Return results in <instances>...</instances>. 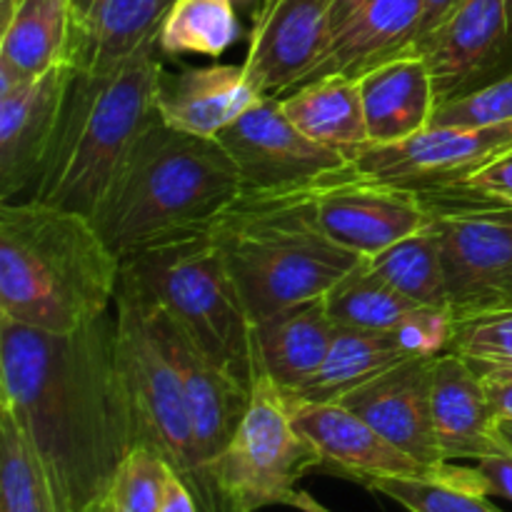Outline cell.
<instances>
[{
  "instance_id": "6da1fadb",
  "label": "cell",
  "mask_w": 512,
  "mask_h": 512,
  "mask_svg": "<svg viewBox=\"0 0 512 512\" xmlns=\"http://www.w3.org/2000/svg\"><path fill=\"white\" fill-rule=\"evenodd\" d=\"M0 410L38 455L60 512L108 498L138 445L115 315L63 335L0 320Z\"/></svg>"
},
{
  "instance_id": "7a4b0ae2",
  "label": "cell",
  "mask_w": 512,
  "mask_h": 512,
  "mask_svg": "<svg viewBox=\"0 0 512 512\" xmlns=\"http://www.w3.org/2000/svg\"><path fill=\"white\" fill-rule=\"evenodd\" d=\"M120 260L88 215L23 198L0 203V320L73 333L108 315Z\"/></svg>"
},
{
  "instance_id": "3957f363",
  "label": "cell",
  "mask_w": 512,
  "mask_h": 512,
  "mask_svg": "<svg viewBox=\"0 0 512 512\" xmlns=\"http://www.w3.org/2000/svg\"><path fill=\"white\" fill-rule=\"evenodd\" d=\"M240 193L238 168L218 138L183 133L155 115L90 220L123 263L155 240L208 225Z\"/></svg>"
},
{
  "instance_id": "277c9868",
  "label": "cell",
  "mask_w": 512,
  "mask_h": 512,
  "mask_svg": "<svg viewBox=\"0 0 512 512\" xmlns=\"http://www.w3.org/2000/svg\"><path fill=\"white\" fill-rule=\"evenodd\" d=\"M323 180L288 190H243L208 223L253 323L320 298L363 260L320 225L315 200Z\"/></svg>"
},
{
  "instance_id": "5b68a950",
  "label": "cell",
  "mask_w": 512,
  "mask_h": 512,
  "mask_svg": "<svg viewBox=\"0 0 512 512\" xmlns=\"http://www.w3.org/2000/svg\"><path fill=\"white\" fill-rule=\"evenodd\" d=\"M158 45L100 73H73L48 160L30 198L93 218L120 160L158 115Z\"/></svg>"
},
{
  "instance_id": "8992f818",
  "label": "cell",
  "mask_w": 512,
  "mask_h": 512,
  "mask_svg": "<svg viewBox=\"0 0 512 512\" xmlns=\"http://www.w3.org/2000/svg\"><path fill=\"white\" fill-rule=\"evenodd\" d=\"M120 280L153 300L245 388L263 378L255 323L208 225L140 248L120 263Z\"/></svg>"
},
{
  "instance_id": "52a82bcc",
  "label": "cell",
  "mask_w": 512,
  "mask_h": 512,
  "mask_svg": "<svg viewBox=\"0 0 512 512\" xmlns=\"http://www.w3.org/2000/svg\"><path fill=\"white\" fill-rule=\"evenodd\" d=\"M115 323L138 443L153 448L193 490L200 512H225L223 498L200 455L183 380L165 348L153 305L123 280L115 295Z\"/></svg>"
},
{
  "instance_id": "ba28073f",
  "label": "cell",
  "mask_w": 512,
  "mask_h": 512,
  "mask_svg": "<svg viewBox=\"0 0 512 512\" xmlns=\"http://www.w3.org/2000/svg\"><path fill=\"white\" fill-rule=\"evenodd\" d=\"M315 468H320L318 450L295 428L283 390L263 375L243 423L213 465L225 512H258L270 505L323 512L298 490L305 473Z\"/></svg>"
},
{
  "instance_id": "9c48e42d",
  "label": "cell",
  "mask_w": 512,
  "mask_h": 512,
  "mask_svg": "<svg viewBox=\"0 0 512 512\" xmlns=\"http://www.w3.org/2000/svg\"><path fill=\"white\" fill-rule=\"evenodd\" d=\"M415 193L443 240L453 315L512 305V203L463 183Z\"/></svg>"
},
{
  "instance_id": "30bf717a",
  "label": "cell",
  "mask_w": 512,
  "mask_h": 512,
  "mask_svg": "<svg viewBox=\"0 0 512 512\" xmlns=\"http://www.w3.org/2000/svg\"><path fill=\"white\" fill-rule=\"evenodd\" d=\"M508 150H512V120L485 128L430 125L400 143L365 145L350 158V170L375 183L435 190L465 183Z\"/></svg>"
},
{
  "instance_id": "8fae6325",
  "label": "cell",
  "mask_w": 512,
  "mask_h": 512,
  "mask_svg": "<svg viewBox=\"0 0 512 512\" xmlns=\"http://www.w3.org/2000/svg\"><path fill=\"white\" fill-rule=\"evenodd\" d=\"M218 143L233 158L243 190L303 188L350 165L345 153L300 133L273 95H263L220 130Z\"/></svg>"
},
{
  "instance_id": "7c38bea8",
  "label": "cell",
  "mask_w": 512,
  "mask_h": 512,
  "mask_svg": "<svg viewBox=\"0 0 512 512\" xmlns=\"http://www.w3.org/2000/svg\"><path fill=\"white\" fill-rule=\"evenodd\" d=\"M438 105L512 73V0H463L443 28L418 45Z\"/></svg>"
},
{
  "instance_id": "4fadbf2b",
  "label": "cell",
  "mask_w": 512,
  "mask_h": 512,
  "mask_svg": "<svg viewBox=\"0 0 512 512\" xmlns=\"http://www.w3.org/2000/svg\"><path fill=\"white\" fill-rule=\"evenodd\" d=\"M315 208L325 233L360 258H373L430 225L415 190L360 178L350 165L323 180Z\"/></svg>"
},
{
  "instance_id": "5bb4252c",
  "label": "cell",
  "mask_w": 512,
  "mask_h": 512,
  "mask_svg": "<svg viewBox=\"0 0 512 512\" xmlns=\"http://www.w3.org/2000/svg\"><path fill=\"white\" fill-rule=\"evenodd\" d=\"M288 398V395H285ZM293 423L313 443L320 455V468L340 478L370 485L383 478H413L450 483V468L435 470L403 453L398 445L378 433L343 403H305L288 398Z\"/></svg>"
},
{
  "instance_id": "9a60e30c",
  "label": "cell",
  "mask_w": 512,
  "mask_h": 512,
  "mask_svg": "<svg viewBox=\"0 0 512 512\" xmlns=\"http://www.w3.org/2000/svg\"><path fill=\"white\" fill-rule=\"evenodd\" d=\"M75 70L0 83V203L30 198L48 160Z\"/></svg>"
},
{
  "instance_id": "2e32d148",
  "label": "cell",
  "mask_w": 512,
  "mask_h": 512,
  "mask_svg": "<svg viewBox=\"0 0 512 512\" xmlns=\"http://www.w3.org/2000/svg\"><path fill=\"white\" fill-rule=\"evenodd\" d=\"M333 0H260L245 75L260 95L280 98L303 83L333 40Z\"/></svg>"
},
{
  "instance_id": "e0dca14e",
  "label": "cell",
  "mask_w": 512,
  "mask_h": 512,
  "mask_svg": "<svg viewBox=\"0 0 512 512\" xmlns=\"http://www.w3.org/2000/svg\"><path fill=\"white\" fill-rule=\"evenodd\" d=\"M438 355H410L338 400L383 438L423 465L443 470L433 428V370Z\"/></svg>"
},
{
  "instance_id": "ac0fdd59",
  "label": "cell",
  "mask_w": 512,
  "mask_h": 512,
  "mask_svg": "<svg viewBox=\"0 0 512 512\" xmlns=\"http://www.w3.org/2000/svg\"><path fill=\"white\" fill-rule=\"evenodd\" d=\"M150 305L155 310V320H158L160 335H163L170 360L175 363V370H178L180 380H183L195 440H198L205 468H208L210 478H213L215 460L223 455V450L233 440L235 430L243 423V415L248 410L253 390L245 388L228 370L220 368L153 300H150Z\"/></svg>"
},
{
  "instance_id": "d6986e66",
  "label": "cell",
  "mask_w": 512,
  "mask_h": 512,
  "mask_svg": "<svg viewBox=\"0 0 512 512\" xmlns=\"http://www.w3.org/2000/svg\"><path fill=\"white\" fill-rule=\"evenodd\" d=\"M263 95L245 75L243 65H163L155 88V110L173 128L203 138H218L235 118Z\"/></svg>"
},
{
  "instance_id": "ffe728a7",
  "label": "cell",
  "mask_w": 512,
  "mask_h": 512,
  "mask_svg": "<svg viewBox=\"0 0 512 512\" xmlns=\"http://www.w3.org/2000/svg\"><path fill=\"white\" fill-rule=\"evenodd\" d=\"M498 420L478 368L450 350L438 355L433 370V428L443 458L455 463L505 453Z\"/></svg>"
},
{
  "instance_id": "44dd1931",
  "label": "cell",
  "mask_w": 512,
  "mask_h": 512,
  "mask_svg": "<svg viewBox=\"0 0 512 512\" xmlns=\"http://www.w3.org/2000/svg\"><path fill=\"white\" fill-rule=\"evenodd\" d=\"M175 0H73L70 68L100 73L158 45L160 25Z\"/></svg>"
},
{
  "instance_id": "7402d4cb",
  "label": "cell",
  "mask_w": 512,
  "mask_h": 512,
  "mask_svg": "<svg viewBox=\"0 0 512 512\" xmlns=\"http://www.w3.org/2000/svg\"><path fill=\"white\" fill-rule=\"evenodd\" d=\"M420 15L423 0H370L345 28L333 35L320 63L303 83L328 75L358 80L388 60L415 53Z\"/></svg>"
},
{
  "instance_id": "603a6c76",
  "label": "cell",
  "mask_w": 512,
  "mask_h": 512,
  "mask_svg": "<svg viewBox=\"0 0 512 512\" xmlns=\"http://www.w3.org/2000/svg\"><path fill=\"white\" fill-rule=\"evenodd\" d=\"M370 145H393L433 123L438 93L428 60L420 53L388 60L358 78Z\"/></svg>"
},
{
  "instance_id": "cb8c5ba5",
  "label": "cell",
  "mask_w": 512,
  "mask_h": 512,
  "mask_svg": "<svg viewBox=\"0 0 512 512\" xmlns=\"http://www.w3.org/2000/svg\"><path fill=\"white\" fill-rule=\"evenodd\" d=\"M338 325L325 305V295L290 305L255 323V350L260 373L283 393L298 390L323 365Z\"/></svg>"
},
{
  "instance_id": "d4e9b609",
  "label": "cell",
  "mask_w": 512,
  "mask_h": 512,
  "mask_svg": "<svg viewBox=\"0 0 512 512\" xmlns=\"http://www.w3.org/2000/svg\"><path fill=\"white\" fill-rule=\"evenodd\" d=\"M73 0H0V83L70 65Z\"/></svg>"
},
{
  "instance_id": "484cf974",
  "label": "cell",
  "mask_w": 512,
  "mask_h": 512,
  "mask_svg": "<svg viewBox=\"0 0 512 512\" xmlns=\"http://www.w3.org/2000/svg\"><path fill=\"white\" fill-rule=\"evenodd\" d=\"M280 108L290 123L315 143L353 158L370 145L363 98L355 78L328 75L280 95Z\"/></svg>"
},
{
  "instance_id": "4316f807",
  "label": "cell",
  "mask_w": 512,
  "mask_h": 512,
  "mask_svg": "<svg viewBox=\"0 0 512 512\" xmlns=\"http://www.w3.org/2000/svg\"><path fill=\"white\" fill-rule=\"evenodd\" d=\"M405 358H410V353L395 330L338 328L323 365L298 390L285 395L305 403H338L350 390Z\"/></svg>"
},
{
  "instance_id": "83f0119b",
  "label": "cell",
  "mask_w": 512,
  "mask_h": 512,
  "mask_svg": "<svg viewBox=\"0 0 512 512\" xmlns=\"http://www.w3.org/2000/svg\"><path fill=\"white\" fill-rule=\"evenodd\" d=\"M365 260L375 275H380L405 298L418 305H448L443 240L433 223Z\"/></svg>"
},
{
  "instance_id": "f1b7e54d",
  "label": "cell",
  "mask_w": 512,
  "mask_h": 512,
  "mask_svg": "<svg viewBox=\"0 0 512 512\" xmlns=\"http://www.w3.org/2000/svg\"><path fill=\"white\" fill-rule=\"evenodd\" d=\"M243 35L238 8L230 0H175L158 33L165 58L208 55L218 58Z\"/></svg>"
},
{
  "instance_id": "f546056e",
  "label": "cell",
  "mask_w": 512,
  "mask_h": 512,
  "mask_svg": "<svg viewBox=\"0 0 512 512\" xmlns=\"http://www.w3.org/2000/svg\"><path fill=\"white\" fill-rule=\"evenodd\" d=\"M325 305L338 328L358 330H395L420 308L375 275L365 258L325 293Z\"/></svg>"
},
{
  "instance_id": "4dcf8cb0",
  "label": "cell",
  "mask_w": 512,
  "mask_h": 512,
  "mask_svg": "<svg viewBox=\"0 0 512 512\" xmlns=\"http://www.w3.org/2000/svg\"><path fill=\"white\" fill-rule=\"evenodd\" d=\"M0 512H60L38 455L0 410Z\"/></svg>"
},
{
  "instance_id": "1f68e13d",
  "label": "cell",
  "mask_w": 512,
  "mask_h": 512,
  "mask_svg": "<svg viewBox=\"0 0 512 512\" xmlns=\"http://www.w3.org/2000/svg\"><path fill=\"white\" fill-rule=\"evenodd\" d=\"M450 353L473 365L512 368V305L453 315Z\"/></svg>"
},
{
  "instance_id": "d6a6232c",
  "label": "cell",
  "mask_w": 512,
  "mask_h": 512,
  "mask_svg": "<svg viewBox=\"0 0 512 512\" xmlns=\"http://www.w3.org/2000/svg\"><path fill=\"white\" fill-rule=\"evenodd\" d=\"M170 465L148 445H135L115 473L108 500L115 512H163Z\"/></svg>"
},
{
  "instance_id": "836d02e7",
  "label": "cell",
  "mask_w": 512,
  "mask_h": 512,
  "mask_svg": "<svg viewBox=\"0 0 512 512\" xmlns=\"http://www.w3.org/2000/svg\"><path fill=\"white\" fill-rule=\"evenodd\" d=\"M368 490L385 495L408 512H503L490 503L488 495L453 488L438 480L383 478L375 480Z\"/></svg>"
},
{
  "instance_id": "e575fe53",
  "label": "cell",
  "mask_w": 512,
  "mask_h": 512,
  "mask_svg": "<svg viewBox=\"0 0 512 512\" xmlns=\"http://www.w3.org/2000/svg\"><path fill=\"white\" fill-rule=\"evenodd\" d=\"M512 120V73L435 108L433 123L450 128H485Z\"/></svg>"
},
{
  "instance_id": "d590c367",
  "label": "cell",
  "mask_w": 512,
  "mask_h": 512,
  "mask_svg": "<svg viewBox=\"0 0 512 512\" xmlns=\"http://www.w3.org/2000/svg\"><path fill=\"white\" fill-rule=\"evenodd\" d=\"M453 310L448 305H420L395 328L410 355H443L453 340Z\"/></svg>"
},
{
  "instance_id": "8d00e7d4",
  "label": "cell",
  "mask_w": 512,
  "mask_h": 512,
  "mask_svg": "<svg viewBox=\"0 0 512 512\" xmlns=\"http://www.w3.org/2000/svg\"><path fill=\"white\" fill-rule=\"evenodd\" d=\"M463 185L478 190V193L490 195V198H500L512 203V150L498 155L495 160H490L485 168H480L478 173L470 175Z\"/></svg>"
},
{
  "instance_id": "74e56055",
  "label": "cell",
  "mask_w": 512,
  "mask_h": 512,
  "mask_svg": "<svg viewBox=\"0 0 512 512\" xmlns=\"http://www.w3.org/2000/svg\"><path fill=\"white\" fill-rule=\"evenodd\" d=\"M473 468L478 473L483 495H488V498L500 495V498L512 500V453L508 448H505V453L475 460Z\"/></svg>"
},
{
  "instance_id": "f35d334b",
  "label": "cell",
  "mask_w": 512,
  "mask_h": 512,
  "mask_svg": "<svg viewBox=\"0 0 512 512\" xmlns=\"http://www.w3.org/2000/svg\"><path fill=\"white\" fill-rule=\"evenodd\" d=\"M475 368L483 378L498 418L512 420V368H495V365H475Z\"/></svg>"
},
{
  "instance_id": "ab89813d",
  "label": "cell",
  "mask_w": 512,
  "mask_h": 512,
  "mask_svg": "<svg viewBox=\"0 0 512 512\" xmlns=\"http://www.w3.org/2000/svg\"><path fill=\"white\" fill-rule=\"evenodd\" d=\"M463 0H423V15H420V33H418V45L425 38L435 33L438 28H443L450 20V15L460 8ZM415 45V50H418Z\"/></svg>"
},
{
  "instance_id": "60d3db41",
  "label": "cell",
  "mask_w": 512,
  "mask_h": 512,
  "mask_svg": "<svg viewBox=\"0 0 512 512\" xmlns=\"http://www.w3.org/2000/svg\"><path fill=\"white\" fill-rule=\"evenodd\" d=\"M163 512H200L193 490H190L175 473H170L168 485H165Z\"/></svg>"
},
{
  "instance_id": "b9f144b4",
  "label": "cell",
  "mask_w": 512,
  "mask_h": 512,
  "mask_svg": "<svg viewBox=\"0 0 512 512\" xmlns=\"http://www.w3.org/2000/svg\"><path fill=\"white\" fill-rule=\"evenodd\" d=\"M368 3L370 0H333V10H330V28H333V35L340 28H345Z\"/></svg>"
},
{
  "instance_id": "7bdbcfd3",
  "label": "cell",
  "mask_w": 512,
  "mask_h": 512,
  "mask_svg": "<svg viewBox=\"0 0 512 512\" xmlns=\"http://www.w3.org/2000/svg\"><path fill=\"white\" fill-rule=\"evenodd\" d=\"M498 435L505 448L512 453V420H498Z\"/></svg>"
},
{
  "instance_id": "ee69618b",
  "label": "cell",
  "mask_w": 512,
  "mask_h": 512,
  "mask_svg": "<svg viewBox=\"0 0 512 512\" xmlns=\"http://www.w3.org/2000/svg\"><path fill=\"white\" fill-rule=\"evenodd\" d=\"M230 3H235V8L238 10H248V13L253 15L255 10H258L260 0H230Z\"/></svg>"
},
{
  "instance_id": "f6af8a7d",
  "label": "cell",
  "mask_w": 512,
  "mask_h": 512,
  "mask_svg": "<svg viewBox=\"0 0 512 512\" xmlns=\"http://www.w3.org/2000/svg\"><path fill=\"white\" fill-rule=\"evenodd\" d=\"M88 512H115V510H113V505H110V500L105 498V500H100V503H95Z\"/></svg>"
}]
</instances>
